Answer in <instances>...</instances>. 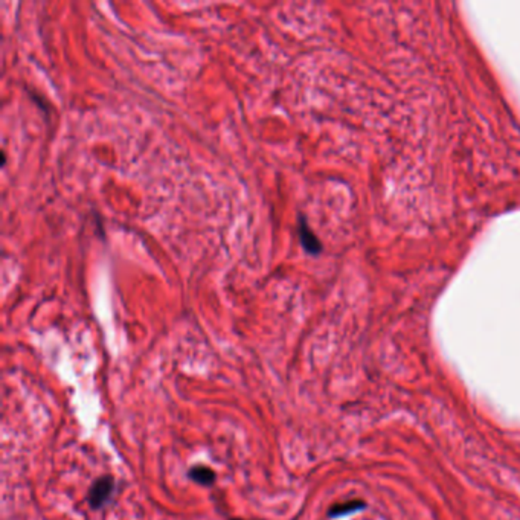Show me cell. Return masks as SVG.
I'll return each instance as SVG.
<instances>
[{"instance_id":"obj_3","label":"cell","mask_w":520,"mask_h":520,"mask_svg":"<svg viewBox=\"0 0 520 520\" xmlns=\"http://www.w3.org/2000/svg\"><path fill=\"white\" fill-rule=\"evenodd\" d=\"M189 478L200 485H211L215 481V473L209 467L197 465L189 470Z\"/></svg>"},{"instance_id":"obj_5","label":"cell","mask_w":520,"mask_h":520,"mask_svg":"<svg viewBox=\"0 0 520 520\" xmlns=\"http://www.w3.org/2000/svg\"><path fill=\"white\" fill-rule=\"evenodd\" d=\"M233 520H238V519H233Z\"/></svg>"},{"instance_id":"obj_2","label":"cell","mask_w":520,"mask_h":520,"mask_svg":"<svg viewBox=\"0 0 520 520\" xmlns=\"http://www.w3.org/2000/svg\"><path fill=\"white\" fill-rule=\"evenodd\" d=\"M299 238H301V243L304 246V249L309 253H313V255H318L322 252V244L319 238L314 235L313 231L310 229L309 223H307V220L301 217V220H299Z\"/></svg>"},{"instance_id":"obj_4","label":"cell","mask_w":520,"mask_h":520,"mask_svg":"<svg viewBox=\"0 0 520 520\" xmlns=\"http://www.w3.org/2000/svg\"><path fill=\"white\" fill-rule=\"evenodd\" d=\"M360 508V502H347V503H342V505H336V507L328 512L331 517H336V516H342V514H347V512H351L354 510H358Z\"/></svg>"},{"instance_id":"obj_1","label":"cell","mask_w":520,"mask_h":520,"mask_svg":"<svg viewBox=\"0 0 520 520\" xmlns=\"http://www.w3.org/2000/svg\"><path fill=\"white\" fill-rule=\"evenodd\" d=\"M115 490V481L112 476H102V478L93 482V485L89 490V505L93 510H99L110 501Z\"/></svg>"}]
</instances>
